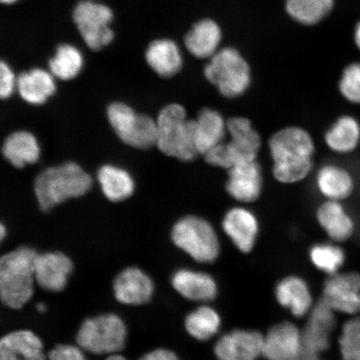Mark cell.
I'll return each mask as SVG.
<instances>
[{"mask_svg": "<svg viewBox=\"0 0 360 360\" xmlns=\"http://www.w3.org/2000/svg\"><path fill=\"white\" fill-rule=\"evenodd\" d=\"M274 179L283 184L303 181L311 173L315 145L307 130L299 126H287L269 139Z\"/></svg>", "mask_w": 360, "mask_h": 360, "instance_id": "obj_1", "label": "cell"}, {"mask_svg": "<svg viewBox=\"0 0 360 360\" xmlns=\"http://www.w3.org/2000/svg\"><path fill=\"white\" fill-rule=\"evenodd\" d=\"M91 187V176L74 162L45 169L34 181L36 199L44 212L68 200L84 195Z\"/></svg>", "mask_w": 360, "mask_h": 360, "instance_id": "obj_2", "label": "cell"}, {"mask_svg": "<svg viewBox=\"0 0 360 360\" xmlns=\"http://www.w3.org/2000/svg\"><path fill=\"white\" fill-rule=\"evenodd\" d=\"M37 255L33 248L21 246L0 259V298L7 307L20 309L32 299Z\"/></svg>", "mask_w": 360, "mask_h": 360, "instance_id": "obj_3", "label": "cell"}, {"mask_svg": "<svg viewBox=\"0 0 360 360\" xmlns=\"http://www.w3.org/2000/svg\"><path fill=\"white\" fill-rule=\"evenodd\" d=\"M229 141L204 155L213 167L228 170L238 164L258 160L262 139L251 120L243 116L227 120Z\"/></svg>", "mask_w": 360, "mask_h": 360, "instance_id": "obj_4", "label": "cell"}, {"mask_svg": "<svg viewBox=\"0 0 360 360\" xmlns=\"http://www.w3.org/2000/svg\"><path fill=\"white\" fill-rule=\"evenodd\" d=\"M156 146L165 155L190 162L199 155L193 136V120L179 103H170L158 115Z\"/></svg>", "mask_w": 360, "mask_h": 360, "instance_id": "obj_5", "label": "cell"}, {"mask_svg": "<svg viewBox=\"0 0 360 360\" xmlns=\"http://www.w3.org/2000/svg\"><path fill=\"white\" fill-rule=\"evenodd\" d=\"M207 81L226 98H237L250 89L252 75L249 63L236 49H220L204 69Z\"/></svg>", "mask_w": 360, "mask_h": 360, "instance_id": "obj_6", "label": "cell"}, {"mask_svg": "<svg viewBox=\"0 0 360 360\" xmlns=\"http://www.w3.org/2000/svg\"><path fill=\"white\" fill-rule=\"evenodd\" d=\"M174 244L202 264L214 263L220 253L217 233L208 220L187 215L174 224L171 232Z\"/></svg>", "mask_w": 360, "mask_h": 360, "instance_id": "obj_7", "label": "cell"}, {"mask_svg": "<svg viewBox=\"0 0 360 360\" xmlns=\"http://www.w3.org/2000/svg\"><path fill=\"white\" fill-rule=\"evenodd\" d=\"M127 328L115 314L85 319L76 335L81 349L96 354H118L125 347Z\"/></svg>", "mask_w": 360, "mask_h": 360, "instance_id": "obj_8", "label": "cell"}, {"mask_svg": "<svg viewBox=\"0 0 360 360\" xmlns=\"http://www.w3.org/2000/svg\"><path fill=\"white\" fill-rule=\"evenodd\" d=\"M73 21L83 41L93 51H100L114 41L111 28L114 11L96 0H81L74 8Z\"/></svg>", "mask_w": 360, "mask_h": 360, "instance_id": "obj_9", "label": "cell"}, {"mask_svg": "<svg viewBox=\"0 0 360 360\" xmlns=\"http://www.w3.org/2000/svg\"><path fill=\"white\" fill-rule=\"evenodd\" d=\"M108 120L112 129L125 145L139 150L156 146V120L139 114L124 103H111L107 110Z\"/></svg>", "mask_w": 360, "mask_h": 360, "instance_id": "obj_10", "label": "cell"}, {"mask_svg": "<svg viewBox=\"0 0 360 360\" xmlns=\"http://www.w3.org/2000/svg\"><path fill=\"white\" fill-rule=\"evenodd\" d=\"M335 313L321 299L314 304L301 330L303 357L318 358L330 348V336L336 323Z\"/></svg>", "mask_w": 360, "mask_h": 360, "instance_id": "obj_11", "label": "cell"}, {"mask_svg": "<svg viewBox=\"0 0 360 360\" xmlns=\"http://www.w3.org/2000/svg\"><path fill=\"white\" fill-rule=\"evenodd\" d=\"M321 300L335 312L360 314V274L336 273L323 285Z\"/></svg>", "mask_w": 360, "mask_h": 360, "instance_id": "obj_12", "label": "cell"}, {"mask_svg": "<svg viewBox=\"0 0 360 360\" xmlns=\"http://www.w3.org/2000/svg\"><path fill=\"white\" fill-rule=\"evenodd\" d=\"M262 356L266 360H300L303 358L301 330L295 323L281 322L264 335Z\"/></svg>", "mask_w": 360, "mask_h": 360, "instance_id": "obj_13", "label": "cell"}, {"mask_svg": "<svg viewBox=\"0 0 360 360\" xmlns=\"http://www.w3.org/2000/svg\"><path fill=\"white\" fill-rule=\"evenodd\" d=\"M264 335L253 330H238L226 333L214 346L218 360H257L262 356Z\"/></svg>", "mask_w": 360, "mask_h": 360, "instance_id": "obj_14", "label": "cell"}, {"mask_svg": "<svg viewBox=\"0 0 360 360\" xmlns=\"http://www.w3.org/2000/svg\"><path fill=\"white\" fill-rule=\"evenodd\" d=\"M227 171L225 188L232 199L242 204H250L259 199L264 179L258 160L238 164Z\"/></svg>", "mask_w": 360, "mask_h": 360, "instance_id": "obj_15", "label": "cell"}, {"mask_svg": "<svg viewBox=\"0 0 360 360\" xmlns=\"http://www.w3.org/2000/svg\"><path fill=\"white\" fill-rule=\"evenodd\" d=\"M74 264L69 256L62 252L38 254L35 259V281L43 290L61 292L73 273Z\"/></svg>", "mask_w": 360, "mask_h": 360, "instance_id": "obj_16", "label": "cell"}, {"mask_svg": "<svg viewBox=\"0 0 360 360\" xmlns=\"http://www.w3.org/2000/svg\"><path fill=\"white\" fill-rule=\"evenodd\" d=\"M222 228L233 244L243 253L254 249L259 232L257 217L245 207H233L225 213Z\"/></svg>", "mask_w": 360, "mask_h": 360, "instance_id": "obj_17", "label": "cell"}, {"mask_svg": "<svg viewBox=\"0 0 360 360\" xmlns=\"http://www.w3.org/2000/svg\"><path fill=\"white\" fill-rule=\"evenodd\" d=\"M115 299L128 305L147 304L155 291L154 283L141 269L129 267L116 276L112 285Z\"/></svg>", "mask_w": 360, "mask_h": 360, "instance_id": "obj_18", "label": "cell"}, {"mask_svg": "<svg viewBox=\"0 0 360 360\" xmlns=\"http://www.w3.org/2000/svg\"><path fill=\"white\" fill-rule=\"evenodd\" d=\"M228 134L227 120L218 110L204 108L193 119V136L199 155L221 145Z\"/></svg>", "mask_w": 360, "mask_h": 360, "instance_id": "obj_19", "label": "cell"}, {"mask_svg": "<svg viewBox=\"0 0 360 360\" xmlns=\"http://www.w3.org/2000/svg\"><path fill=\"white\" fill-rule=\"evenodd\" d=\"M172 285L179 294L188 300L207 303L218 295V285L209 274L181 269L174 274Z\"/></svg>", "mask_w": 360, "mask_h": 360, "instance_id": "obj_20", "label": "cell"}, {"mask_svg": "<svg viewBox=\"0 0 360 360\" xmlns=\"http://www.w3.org/2000/svg\"><path fill=\"white\" fill-rule=\"evenodd\" d=\"M42 340L30 330H17L0 340V360H47Z\"/></svg>", "mask_w": 360, "mask_h": 360, "instance_id": "obj_21", "label": "cell"}, {"mask_svg": "<svg viewBox=\"0 0 360 360\" xmlns=\"http://www.w3.org/2000/svg\"><path fill=\"white\" fill-rule=\"evenodd\" d=\"M276 297L278 304L297 318L308 314L314 306L308 283L299 276H288L278 282Z\"/></svg>", "mask_w": 360, "mask_h": 360, "instance_id": "obj_22", "label": "cell"}, {"mask_svg": "<svg viewBox=\"0 0 360 360\" xmlns=\"http://www.w3.org/2000/svg\"><path fill=\"white\" fill-rule=\"evenodd\" d=\"M146 60L158 75L171 78L176 75L183 67V57L178 44L172 39L153 40L148 45Z\"/></svg>", "mask_w": 360, "mask_h": 360, "instance_id": "obj_23", "label": "cell"}, {"mask_svg": "<svg viewBox=\"0 0 360 360\" xmlns=\"http://www.w3.org/2000/svg\"><path fill=\"white\" fill-rule=\"evenodd\" d=\"M222 33L217 22L205 19L193 25L184 37V45L193 56L200 60L213 57L219 51Z\"/></svg>", "mask_w": 360, "mask_h": 360, "instance_id": "obj_24", "label": "cell"}, {"mask_svg": "<svg viewBox=\"0 0 360 360\" xmlns=\"http://www.w3.org/2000/svg\"><path fill=\"white\" fill-rule=\"evenodd\" d=\"M17 89L25 102L34 105H43L56 91L55 76L49 71L34 68L18 76Z\"/></svg>", "mask_w": 360, "mask_h": 360, "instance_id": "obj_25", "label": "cell"}, {"mask_svg": "<svg viewBox=\"0 0 360 360\" xmlns=\"http://www.w3.org/2000/svg\"><path fill=\"white\" fill-rule=\"evenodd\" d=\"M315 186L327 200L341 202L352 195L354 181L347 169L340 165L328 164L319 169Z\"/></svg>", "mask_w": 360, "mask_h": 360, "instance_id": "obj_26", "label": "cell"}, {"mask_svg": "<svg viewBox=\"0 0 360 360\" xmlns=\"http://www.w3.org/2000/svg\"><path fill=\"white\" fill-rule=\"evenodd\" d=\"M316 218L333 241L343 242L353 236L354 223L340 201L323 202L319 206Z\"/></svg>", "mask_w": 360, "mask_h": 360, "instance_id": "obj_27", "label": "cell"}, {"mask_svg": "<svg viewBox=\"0 0 360 360\" xmlns=\"http://www.w3.org/2000/svg\"><path fill=\"white\" fill-rule=\"evenodd\" d=\"M3 155L16 168L33 165L39 159L40 147L34 135L17 131L8 136L2 148Z\"/></svg>", "mask_w": 360, "mask_h": 360, "instance_id": "obj_28", "label": "cell"}, {"mask_svg": "<svg viewBox=\"0 0 360 360\" xmlns=\"http://www.w3.org/2000/svg\"><path fill=\"white\" fill-rule=\"evenodd\" d=\"M360 125L352 116L343 115L338 119L325 134L326 146L340 155L349 154L359 146Z\"/></svg>", "mask_w": 360, "mask_h": 360, "instance_id": "obj_29", "label": "cell"}, {"mask_svg": "<svg viewBox=\"0 0 360 360\" xmlns=\"http://www.w3.org/2000/svg\"><path fill=\"white\" fill-rule=\"evenodd\" d=\"M103 195L112 202L127 200L134 191V181L127 171L115 165H106L98 171Z\"/></svg>", "mask_w": 360, "mask_h": 360, "instance_id": "obj_30", "label": "cell"}, {"mask_svg": "<svg viewBox=\"0 0 360 360\" xmlns=\"http://www.w3.org/2000/svg\"><path fill=\"white\" fill-rule=\"evenodd\" d=\"M84 66V56L79 49L70 44H60L49 60V72L55 78L71 80L78 76Z\"/></svg>", "mask_w": 360, "mask_h": 360, "instance_id": "obj_31", "label": "cell"}, {"mask_svg": "<svg viewBox=\"0 0 360 360\" xmlns=\"http://www.w3.org/2000/svg\"><path fill=\"white\" fill-rule=\"evenodd\" d=\"M184 326L188 335L200 341L213 338L221 326V318L214 309L202 305L187 315Z\"/></svg>", "mask_w": 360, "mask_h": 360, "instance_id": "obj_32", "label": "cell"}, {"mask_svg": "<svg viewBox=\"0 0 360 360\" xmlns=\"http://www.w3.org/2000/svg\"><path fill=\"white\" fill-rule=\"evenodd\" d=\"M334 0H286V11L292 19L304 25L318 24L334 8Z\"/></svg>", "mask_w": 360, "mask_h": 360, "instance_id": "obj_33", "label": "cell"}, {"mask_svg": "<svg viewBox=\"0 0 360 360\" xmlns=\"http://www.w3.org/2000/svg\"><path fill=\"white\" fill-rule=\"evenodd\" d=\"M309 258L315 267L333 276L338 272L345 261V255L340 247L332 244H318L309 251Z\"/></svg>", "mask_w": 360, "mask_h": 360, "instance_id": "obj_34", "label": "cell"}, {"mask_svg": "<svg viewBox=\"0 0 360 360\" xmlns=\"http://www.w3.org/2000/svg\"><path fill=\"white\" fill-rule=\"evenodd\" d=\"M339 89L346 101L360 105V63H354L345 68Z\"/></svg>", "mask_w": 360, "mask_h": 360, "instance_id": "obj_35", "label": "cell"}, {"mask_svg": "<svg viewBox=\"0 0 360 360\" xmlns=\"http://www.w3.org/2000/svg\"><path fill=\"white\" fill-rule=\"evenodd\" d=\"M17 88V78L8 63L2 60L0 64V96L3 100L10 98Z\"/></svg>", "mask_w": 360, "mask_h": 360, "instance_id": "obj_36", "label": "cell"}, {"mask_svg": "<svg viewBox=\"0 0 360 360\" xmlns=\"http://www.w3.org/2000/svg\"><path fill=\"white\" fill-rule=\"evenodd\" d=\"M48 360H87L79 346L60 345L49 351Z\"/></svg>", "mask_w": 360, "mask_h": 360, "instance_id": "obj_37", "label": "cell"}, {"mask_svg": "<svg viewBox=\"0 0 360 360\" xmlns=\"http://www.w3.org/2000/svg\"><path fill=\"white\" fill-rule=\"evenodd\" d=\"M339 345L342 359L360 360V337L341 334Z\"/></svg>", "mask_w": 360, "mask_h": 360, "instance_id": "obj_38", "label": "cell"}, {"mask_svg": "<svg viewBox=\"0 0 360 360\" xmlns=\"http://www.w3.org/2000/svg\"><path fill=\"white\" fill-rule=\"evenodd\" d=\"M139 360H180V359L173 351L166 349H157L143 355Z\"/></svg>", "mask_w": 360, "mask_h": 360, "instance_id": "obj_39", "label": "cell"}, {"mask_svg": "<svg viewBox=\"0 0 360 360\" xmlns=\"http://www.w3.org/2000/svg\"><path fill=\"white\" fill-rule=\"evenodd\" d=\"M354 40L358 48L360 49V22H359L356 29H355Z\"/></svg>", "mask_w": 360, "mask_h": 360, "instance_id": "obj_40", "label": "cell"}, {"mask_svg": "<svg viewBox=\"0 0 360 360\" xmlns=\"http://www.w3.org/2000/svg\"><path fill=\"white\" fill-rule=\"evenodd\" d=\"M105 360H128L127 359L122 356V355L118 354H110Z\"/></svg>", "mask_w": 360, "mask_h": 360, "instance_id": "obj_41", "label": "cell"}, {"mask_svg": "<svg viewBox=\"0 0 360 360\" xmlns=\"http://www.w3.org/2000/svg\"><path fill=\"white\" fill-rule=\"evenodd\" d=\"M6 229L4 227V225L2 224L0 225V238H1V240H4V237L6 236Z\"/></svg>", "mask_w": 360, "mask_h": 360, "instance_id": "obj_42", "label": "cell"}, {"mask_svg": "<svg viewBox=\"0 0 360 360\" xmlns=\"http://www.w3.org/2000/svg\"><path fill=\"white\" fill-rule=\"evenodd\" d=\"M36 309H37L39 313H44L45 312V310H46V305L43 303H39L36 305Z\"/></svg>", "mask_w": 360, "mask_h": 360, "instance_id": "obj_43", "label": "cell"}, {"mask_svg": "<svg viewBox=\"0 0 360 360\" xmlns=\"http://www.w3.org/2000/svg\"><path fill=\"white\" fill-rule=\"evenodd\" d=\"M20 0H0L1 4H4V6H11V4L19 2Z\"/></svg>", "mask_w": 360, "mask_h": 360, "instance_id": "obj_44", "label": "cell"}, {"mask_svg": "<svg viewBox=\"0 0 360 360\" xmlns=\"http://www.w3.org/2000/svg\"><path fill=\"white\" fill-rule=\"evenodd\" d=\"M300 360H319L318 358H306L303 357L302 359H300Z\"/></svg>", "mask_w": 360, "mask_h": 360, "instance_id": "obj_45", "label": "cell"}]
</instances>
